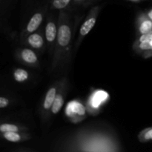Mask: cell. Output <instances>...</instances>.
<instances>
[{"instance_id":"obj_7","label":"cell","mask_w":152,"mask_h":152,"mask_svg":"<svg viewBox=\"0 0 152 152\" xmlns=\"http://www.w3.org/2000/svg\"><path fill=\"white\" fill-rule=\"evenodd\" d=\"M56 96V89L54 88H51L48 91L44 101V108L45 109H48L50 107H52V105H53V102H54Z\"/></svg>"},{"instance_id":"obj_1","label":"cell","mask_w":152,"mask_h":152,"mask_svg":"<svg viewBox=\"0 0 152 152\" xmlns=\"http://www.w3.org/2000/svg\"><path fill=\"white\" fill-rule=\"evenodd\" d=\"M71 37V29L68 25H62L59 27L57 33V40L59 45L65 47L70 42Z\"/></svg>"},{"instance_id":"obj_11","label":"cell","mask_w":152,"mask_h":152,"mask_svg":"<svg viewBox=\"0 0 152 152\" xmlns=\"http://www.w3.org/2000/svg\"><path fill=\"white\" fill-rule=\"evenodd\" d=\"M13 76H14V78L15 80H16V81L19 82V83L25 82V80H28V72H27L25 70L21 69V68L16 69V71H14Z\"/></svg>"},{"instance_id":"obj_16","label":"cell","mask_w":152,"mask_h":152,"mask_svg":"<svg viewBox=\"0 0 152 152\" xmlns=\"http://www.w3.org/2000/svg\"><path fill=\"white\" fill-rule=\"evenodd\" d=\"M140 42H152V31L147 34H142L140 38Z\"/></svg>"},{"instance_id":"obj_19","label":"cell","mask_w":152,"mask_h":152,"mask_svg":"<svg viewBox=\"0 0 152 152\" xmlns=\"http://www.w3.org/2000/svg\"><path fill=\"white\" fill-rule=\"evenodd\" d=\"M144 139L146 140H152V129H150V130L147 131L146 133L144 134Z\"/></svg>"},{"instance_id":"obj_9","label":"cell","mask_w":152,"mask_h":152,"mask_svg":"<svg viewBox=\"0 0 152 152\" xmlns=\"http://www.w3.org/2000/svg\"><path fill=\"white\" fill-rule=\"evenodd\" d=\"M22 57L23 60H25L26 62H28V63H34L37 61V55L30 49H24L22 50Z\"/></svg>"},{"instance_id":"obj_4","label":"cell","mask_w":152,"mask_h":152,"mask_svg":"<svg viewBox=\"0 0 152 152\" xmlns=\"http://www.w3.org/2000/svg\"><path fill=\"white\" fill-rule=\"evenodd\" d=\"M42 21V15L39 13H35L32 16L31 20L29 21V22L28 24V26H27V30H28V32L32 33L34 31H36L38 28V27L40 25Z\"/></svg>"},{"instance_id":"obj_12","label":"cell","mask_w":152,"mask_h":152,"mask_svg":"<svg viewBox=\"0 0 152 152\" xmlns=\"http://www.w3.org/2000/svg\"><path fill=\"white\" fill-rule=\"evenodd\" d=\"M4 137L7 140L13 142H19L21 140L20 135H19V134L16 133V132H5V133L4 134Z\"/></svg>"},{"instance_id":"obj_5","label":"cell","mask_w":152,"mask_h":152,"mask_svg":"<svg viewBox=\"0 0 152 152\" xmlns=\"http://www.w3.org/2000/svg\"><path fill=\"white\" fill-rule=\"evenodd\" d=\"M57 35L56 27L53 22H48L45 28L46 39L48 42H53Z\"/></svg>"},{"instance_id":"obj_10","label":"cell","mask_w":152,"mask_h":152,"mask_svg":"<svg viewBox=\"0 0 152 152\" xmlns=\"http://www.w3.org/2000/svg\"><path fill=\"white\" fill-rule=\"evenodd\" d=\"M63 97L62 96V95H56V98H55L54 99V102H53L51 107L52 113H53V114H57V113L60 111L61 108H62V105H63Z\"/></svg>"},{"instance_id":"obj_15","label":"cell","mask_w":152,"mask_h":152,"mask_svg":"<svg viewBox=\"0 0 152 152\" xmlns=\"http://www.w3.org/2000/svg\"><path fill=\"white\" fill-rule=\"evenodd\" d=\"M71 0H53V7L57 9H62L66 7Z\"/></svg>"},{"instance_id":"obj_14","label":"cell","mask_w":152,"mask_h":152,"mask_svg":"<svg viewBox=\"0 0 152 152\" xmlns=\"http://www.w3.org/2000/svg\"><path fill=\"white\" fill-rule=\"evenodd\" d=\"M0 131L3 133H5V132H17L19 131V128L17 127L15 125L12 124H2L0 126Z\"/></svg>"},{"instance_id":"obj_8","label":"cell","mask_w":152,"mask_h":152,"mask_svg":"<svg viewBox=\"0 0 152 152\" xmlns=\"http://www.w3.org/2000/svg\"><path fill=\"white\" fill-rule=\"evenodd\" d=\"M28 43L34 48H39L43 45V39L37 34H31L28 37Z\"/></svg>"},{"instance_id":"obj_2","label":"cell","mask_w":152,"mask_h":152,"mask_svg":"<svg viewBox=\"0 0 152 152\" xmlns=\"http://www.w3.org/2000/svg\"><path fill=\"white\" fill-rule=\"evenodd\" d=\"M108 94L104 91H96L91 96L90 99V104L93 108H97L100 106L102 103L107 100Z\"/></svg>"},{"instance_id":"obj_21","label":"cell","mask_w":152,"mask_h":152,"mask_svg":"<svg viewBox=\"0 0 152 152\" xmlns=\"http://www.w3.org/2000/svg\"><path fill=\"white\" fill-rule=\"evenodd\" d=\"M133 1H137V0H133Z\"/></svg>"},{"instance_id":"obj_6","label":"cell","mask_w":152,"mask_h":152,"mask_svg":"<svg viewBox=\"0 0 152 152\" xmlns=\"http://www.w3.org/2000/svg\"><path fill=\"white\" fill-rule=\"evenodd\" d=\"M95 23H96V18L91 17L90 19H87L80 28V34L82 36H86L91 31L92 28L94 26Z\"/></svg>"},{"instance_id":"obj_17","label":"cell","mask_w":152,"mask_h":152,"mask_svg":"<svg viewBox=\"0 0 152 152\" xmlns=\"http://www.w3.org/2000/svg\"><path fill=\"white\" fill-rule=\"evenodd\" d=\"M140 48L145 50H152V42H140Z\"/></svg>"},{"instance_id":"obj_13","label":"cell","mask_w":152,"mask_h":152,"mask_svg":"<svg viewBox=\"0 0 152 152\" xmlns=\"http://www.w3.org/2000/svg\"><path fill=\"white\" fill-rule=\"evenodd\" d=\"M152 30V22L150 20H145L142 22L140 28V31L142 34H147Z\"/></svg>"},{"instance_id":"obj_18","label":"cell","mask_w":152,"mask_h":152,"mask_svg":"<svg viewBox=\"0 0 152 152\" xmlns=\"http://www.w3.org/2000/svg\"><path fill=\"white\" fill-rule=\"evenodd\" d=\"M8 105V100L4 97H0V108H4Z\"/></svg>"},{"instance_id":"obj_20","label":"cell","mask_w":152,"mask_h":152,"mask_svg":"<svg viewBox=\"0 0 152 152\" xmlns=\"http://www.w3.org/2000/svg\"><path fill=\"white\" fill-rule=\"evenodd\" d=\"M148 16H149L150 19H151L152 20V10L149 12V13H148Z\"/></svg>"},{"instance_id":"obj_3","label":"cell","mask_w":152,"mask_h":152,"mask_svg":"<svg viewBox=\"0 0 152 152\" xmlns=\"http://www.w3.org/2000/svg\"><path fill=\"white\" fill-rule=\"evenodd\" d=\"M66 113L68 116L74 115V114L83 116L86 113V108L80 102L73 101L68 103L66 108Z\"/></svg>"}]
</instances>
